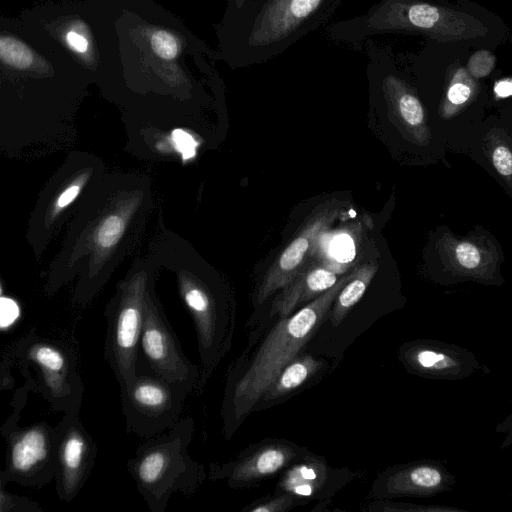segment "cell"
<instances>
[{
	"instance_id": "obj_19",
	"label": "cell",
	"mask_w": 512,
	"mask_h": 512,
	"mask_svg": "<svg viewBox=\"0 0 512 512\" xmlns=\"http://www.w3.org/2000/svg\"><path fill=\"white\" fill-rule=\"evenodd\" d=\"M378 270V265L368 262L351 271L350 278L337 295L331 312V321L337 327L353 306L364 295L368 285Z\"/></svg>"
},
{
	"instance_id": "obj_5",
	"label": "cell",
	"mask_w": 512,
	"mask_h": 512,
	"mask_svg": "<svg viewBox=\"0 0 512 512\" xmlns=\"http://www.w3.org/2000/svg\"><path fill=\"white\" fill-rule=\"evenodd\" d=\"M120 386L126 432L148 439L162 434L181 419L184 403L194 390L165 379L137 357L133 380Z\"/></svg>"
},
{
	"instance_id": "obj_23",
	"label": "cell",
	"mask_w": 512,
	"mask_h": 512,
	"mask_svg": "<svg viewBox=\"0 0 512 512\" xmlns=\"http://www.w3.org/2000/svg\"><path fill=\"white\" fill-rule=\"evenodd\" d=\"M0 483V511L1 512H42L43 509L37 501L10 493Z\"/></svg>"
},
{
	"instance_id": "obj_14",
	"label": "cell",
	"mask_w": 512,
	"mask_h": 512,
	"mask_svg": "<svg viewBox=\"0 0 512 512\" xmlns=\"http://www.w3.org/2000/svg\"><path fill=\"white\" fill-rule=\"evenodd\" d=\"M456 477L436 460L408 463L391 473L385 482L386 492L395 497H432L452 490Z\"/></svg>"
},
{
	"instance_id": "obj_11",
	"label": "cell",
	"mask_w": 512,
	"mask_h": 512,
	"mask_svg": "<svg viewBox=\"0 0 512 512\" xmlns=\"http://www.w3.org/2000/svg\"><path fill=\"white\" fill-rule=\"evenodd\" d=\"M336 207H326L314 214L301 231L284 248L265 273L257 293V302L263 303L277 290L283 289L306 265L320 236L338 215Z\"/></svg>"
},
{
	"instance_id": "obj_16",
	"label": "cell",
	"mask_w": 512,
	"mask_h": 512,
	"mask_svg": "<svg viewBox=\"0 0 512 512\" xmlns=\"http://www.w3.org/2000/svg\"><path fill=\"white\" fill-rule=\"evenodd\" d=\"M322 0H272L253 31L258 44L280 40L315 11Z\"/></svg>"
},
{
	"instance_id": "obj_28",
	"label": "cell",
	"mask_w": 512,
	"mask_h": 512,
	"mask_svg": "<svg viewBox=\"0 0 512 512\" xmlns=\"http://www.w3.org/2000/svg\"><path fill=\"white\" fill-rule=\"evenodd\" d=\"M295 502L294 495L285 493L276 498L270 499L266 502L257 504L255 507H251L248 510L251 512H278L289 510Z\"/></svg>"
},
{
	"instance_id": "obj_1",
	"label": "cell",
	"mask_w": 512,
	"mask_h": 512,
	"mask_svg": "<svg viewBox=\"0 0 512 512\" xmlns=\"http://www.w3.org/2000/svg\"><path fill=\"white\" fill-rule=\"evenodd\" d=\"M342 276L330 289L290 317L282 318L266 337L249 369L236 382L229 400L234 419L245 417L262 398L281 370L300 352L328 315L350 278Z\"/></svg>"
},
{
	"instance_id": "obj_22",
	"label": "cell",
	"mask_w": 512,
	"mask_h": 512,
	"mask_svg": "<svg viewBox=\"0 0 512 512\" xmlns=\"http://www.w3.org/2000/svg\"><path fill=\"white\" fill-rule=\"evenodd\" d=\"M0 57L3 63L17 69H27L34 63L31 50L10 36H2L0 39Z\"/></svg>"
},
{
	"instance_id": "obj_2",
	"label": "cell",
	"mask_w": 512,
	"mask_h": 512,
	"mask_svg": "<svg viewBox=\"0 0 512 512\" xmlns=\"http://www.w3.org/2000/svg\"><path fill=\"white\" fill-rule=\"evenodd\" d=\"M193 435V418L183 417L168 431L145 439L127 460L128 472L151 512H165L174 493L190 497L200 489L204 468L188 453Z\"/></svg>"
},
{
	"instance_id": "obj_25",
	"label": "cell",
	"mask_w": 512,
	"mask_h": 512,
	"mask_svg": "<svg viewBox=\"0 0 512 512\" xmlns=\"http://www.w3.org/2000/svg\"><path fill=\"white\" fill-rule=\"evenodd\" d=\"M496 65V57L489 50L481 49L474 52L468 59L469 74L476 80L488 76Z\"/></svg>"
},
{
	"instance_id": "obj_31",
	"label": "cell",
	"mask_w": 512,
	"mask_h": 512,
	"mask_svg": "<svg viewBox=\"0 0 512 512\" xmlns=\"http://www.w3.org/2000/svg\"><path fill=\"white\" fill-rule=\"evenodd\" d=\"M66 42L71 49L78 53H85L88 50V41L76 31H69L66 36Z\"/></svg>"
},
{
	"instance_id": "obj_8",
	"label": "cell",
	"mask_w": 512,
	"mask_h": 512,
	"mask_svg": "<svg viewBox=\"0 0 512 512\" xmlns=\"http://www.w3.org/2000/svg\"><path fill=\"white\" fill-rule=\"evenodd\" d=\"M137 357L165 379L199 391L200 369L185 355L160 307L150 297H146Z\"/></svg>"
},
{
	"instance_id": "obj_24",
	"label": "cell",
	"mask_w": 512,
	"mask_h": 512,
	"mask_svg": "<svg viewBox=\"0 0 512 512\" xmlns=\"http://www.w3.org/2000/svg\"><path fill=\"white\" fill-rule=\"evenodd\" d=\"M152 51L161 59L172 60L179 52L177 38L168 31L157 30L150 38Z\"/></svg>"
},
{
	"instance_id": "obj_30",
	"label": "cell",
	"mask_w": 512,
	"mask_h": 512,
	"mask_svg": "<svg viewBox=\"0 0 512 512\" xmlns=\"http://www.w3.org/2000/svg\"><path fill=\"white\" fill-rule=\"evenodd\" d=\"M512 405V399H511ZM512 408V406H511ZM495 432L503 436L500 449H506L512 445V409L511 412L500 422L495 425Z\"/></svg>"
},
{
	"instance_id": "obj_12",
	"label": "cell",
	"mask_w": 512,
	"mask_h": 512,
	"mask_svg": "<svg viewBox=\"0 0 512 512\" xmlns=\"http://www.w3.org/2000/svg\"><path fill=\"white\" fill-rule=\"evenodd\" d=\"M464 146L512 199V128L499 120L472 128Z\"/></svg>"
},
{
	"instance_id": "obj_33",
	"label": "cell",
	"mask_w": 512,
	"mask_h": 512,
	"mask_svg": "<svg viewBox=\"0 0 512 512\" xmlns=\"http://www.w3.org/2000/svg\"><path fill=\"white\" fill-rule=\"evenodd\" d=\"M80 191V187L78 185H73L68 187L58 198L57 206L62 208L70 204L78 195Z\"/></svg>"
},
{
	"instance_id": "obj_32",
	"label": "cell",
	"mask_w": 512,
	"mask_h": 512,
	"mask_svg": "<svg viewBox=\"0 0 512 512\" xmlns=\"http://www.w3.org/2000/svg\"><path fill=\"white\" fill-rule=\"evenodd\" d=\"M493 95L497 100L512 97V77L497 80L493 85Z\"/></svg>"
},
{
	"instance_id": "obj_3",
	"label": "cell",
	"mask_w": 512,
	"mask_h": 512,
	"mask_svg": "<svg viewBox=\"0 0 512 512\" xmlns=\"http://www.w3.org/2000/svg\"><path fill=\"white\" fill-rule=\"evenodd\" d=\"M3 360L16 364L24 384L40 394L52 410L80 414L84 385L73 336L32 329L10 347Z\"/></svg>"
},
{
	"instance_id": "obj_27",
	"label": "cell",
	"mask_w": 512,
	"mask_h": 512,
	"mask_svg": "<svg viewBox=\"0 0 512 512\" xmlns=\"http://www.w3.org/2000/svg\"><path fill=\"white\" fill-rule=\"evenodd\" d=\"M384 511L412 512H468L465 509L445 505H417L411 503H392L384 507Z\"/></svg>"
},
{
	"instance_id": "obj_9",
	"label": "cell",
	"mask_w": 512,
	"mask_h": 512,
	"mask_svg": "<svg viewBox=\"0 0 512 512\" xmlns=\"http://www.w3.org/2000/svg\"><path fill=\"white\" fill-rule=\"evenodd\" d=\"M79 415L64 414L56 426L55 491L64 502H71L81 491L97 457V444Z\"/></svg>"
},
{
	"instance_id": "obj_26",
	"label": "cell",
	"mask_w": 512,
	"mask_h": 512,
	"mask_svg": "<svg viewBox=\"0 0 512 512\" xmlns=\"http://www.w3.org/2000/svg\"><path fill=\"white\" fill-rule=\"evenodd\" d=\"M124 230V223L118 216L106 218L97 231V242L101 247L113 246L121 237Z\"/></svg>"
},
{
	"instance_id": "obj_6",
	"label": "cell",
	"mask_w": 512,
	"mask_h": 512,
	"mask_svg": "<svg viewBox=\"0 0 512 512\" xmlns=\"http://www.w3.org/2000/svg\"><path fill=\"white\" fill-rule=\"evenodd\" d=\"M7 448L0 483L41 488L54 480L57 429L45 421L1 428Z\"/></svg>"
},
{
	"instance_id": "obj_20",
	"label": "cell",
	"mask_w": 512,
	"mask_h": 512,
	"mask_svg": "<svg viewBox=\"0 0 512 512\" xmlns=\"http://www.w3.org/2000/svg\"><path fill=\"white\" fill-rule=\"evenodd\" d=\"M322 362L310 355L295 358L280 372L275 381L266 390L262 399L274 400L301 386L320 369Z\"/></svg>"
},
{
	"instance_id": "obj_13",
	"label": "cell",
	"mask_w": 512,
	"mask_h": 512,
	"mask_svg": "<svg viewBox=\"0 0 512 512\" xmlns=\"http://www.w3.org/2000/svg\"><path fill=\"white\" fill-rule=\"evenodd\" d=\"M390 117L409 142L427 147L432 138L427 115L416 93L401 79L389 75L383 82Z\"/></svg>"
},
{
	"instance_id": "obj_17",
	"label": "cell",
	"mask_w": 512,
	"mask_h": 512,
	"mask_svg": "<svg viewBox=\"0 0 512 512\" xmlns=\"http://www.w3.org/2000/svg\"><path fill=\"white\" fill-rule=\"evenodd\" d=\"M295 453L284 445H270L233 465H210L211 479L227 477L230 485L246 483L274 474L282 469Z\"/></svg>"
},
{
	"instance_id": "obj_34",
	"label": "cell",
	"mask_w": 512,
	"mask_h": 512,
	"mask_svg": "<svg viewBox=\"0 0 512 512\" xmlns=\"http://www.w3.org/2000/svg\"><path fill=\"white\" fill-rule=\"evenodd\" d=\"M1 312H2V320L7 317L9 321H13L18 313L17 305L11 299L2 298L1 299Z\"/></svg>"
},
{
	"instance_id": "obj_29",
	"label": "cell",
	"mask_w": 512,
	"mask_h": 512,
	"mask_svg": "<svg viewBox=\"0 0 512 512\" xmlns=\"http://www.w3.org/2000/svg\"><path fill=\"white\" fill-rule=\"evenodd\" d=\"M172 139L177 150L181 152L184 159H189L194 156L196 142L190 134L181 129H177L173 131Z\"/></svg>"
},
{
	"instance_id": "obj_4",
	"label": "cell",
	"mask_w": 512,
	"mask_h": 512,
	"mask_svg": "<svg viewBox=\"0 0 512 512\" xmlns=\"http://www.w3.org/2000/svg\"><path fill=\"white\" fill-rule=\"evenodd\" d=\"M433 280L443 286L477 283L501 287L504 252L496 237L483 227H476L465 236L449 228L439 229L434 240Z\"/></svg>"
},
{
	"instance_id": "obj_18",
	"label": "cell",
	"mask_w": 512,
	"mask_h": 512,
	"mask_svg": "<svg viewBox=\"0 0 512 512\" xmlns=\"http://www.w3.org/2000/svg\"><path fill=\"white\" fill-rule=\"evenodd\" d=\"M479 93V85L462 66L455 67L446 85L438 113L444 120H449L463 111Z\"/></svg>"
},
{
	"instance_id": "obj_7",
	"label": "cell",
	"mask_w": 512,
	"mask_h": 512,
	"mask_svg": "<svg viewBox=\"0 0 512 512\" xmlns=\"http://www.w3.org/2000/svg\"><path fill=\"white\" fill-rule=\"evenodd\" d=\"M378 29L420 32L440 42L471 40L488 29L475 17L458 10L418 1H391L372 19Z\"/></svg>"
},
{
	"instance_id": "obj_10",
	"label": "cell",
	"mask_w": 512,
	"mask_h": 512,
	"mask_svg": "<svg viewBox=\"0 0 512 512\" xmlns=\"http://www.w3.org/2000/svg\"><path fill=\"white\" fill-rule=\"evenodd\" d=\"M401 359L411 373L434 380H464L482 367L468 348L437 339L406 343Z\"/></svg>"
},
{
	"instance_id": "obj_15",
	"label": "cell",
	"mask_w": 512,
	"mask_h": 512,
	"mask_svg": "<svg viewBox=\"0 0 512 512\" xmlns=\"http://www.w3.org/2000/svg\"><path fill=\"white\" fill-rule=\"evenodd\" d=\"M340 269L333 264L317 262L306 264L274 298L270 316L286 318L300 304L314 299L333 287Z\"/></svg>"
},
{
	"instance_id": "obj_21",
	"label": "cell",
	"mask_w": 512,
	"mask_h": 512,
	"mask_svg": "<svg viewBox=\"0 0 512 512\" xmlns=\"http://www.w3.org/2000/svg\"><path fill=\"white\" fill-rule=\"evenodd\" d=\"M324 466L305 463L292 467L283 477L281 489L298 497L313 495L324 480Z\"/></svg>"
}]
</instances>
